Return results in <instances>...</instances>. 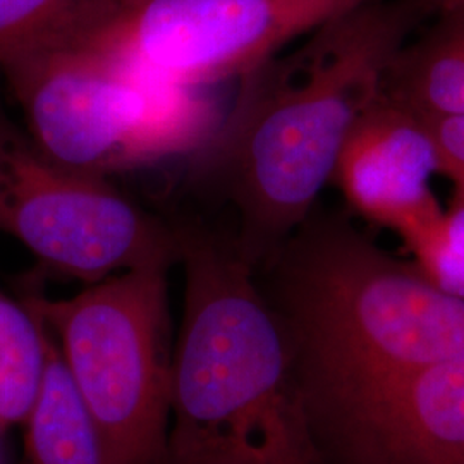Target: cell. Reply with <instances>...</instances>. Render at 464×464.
I'll return each mask as SVG.
<instances>
[{"label":"cell","mask_w":464,"mask_h":464,"mask_svg":"<svg viewBox=\"0 0 464 464\" xmlns=\"http://www.w3.org/2000/svg\"><path fill=\"white\" fill-rule=\"evenodd\" d=\"M425 7L430 0H368L241 80L231 111L197 157L201 176L236 208L234 243L255 268L312 214Z\"/></svg>","instance_id":"cell-1"},{"label":"cell","mask_w":464,"mask_h":464,"mask_svg":"<svg viewBox=\"0 0 464 464\" xmlns=\"http://www.w3.org/2000/svg\"><path fill=\"white\" fill-rule=\"evenodd\" d=\"M258 266L320 442L370 399L464 351L463 301L346 220L310 214Z\"/></svg>","instance_id":"cell-2"},{"label":"cell","mask_w":464,"mask_h":464,"mask_svg":"<svg viewBox=\"0 0 464 464\" xmlns=\"http://www.w3.org/2000/svg\"><path fill=\"white\" fill-rule=\"evenodd\" d=\"M166 464H332L281 320L234 239L183 229Z\"/></svg>","instance_id":"cell-3"},{"label":"cell","mask_w":464,"mask_h":464,"mask_svg":"<svg viewBox=\"0 0 464 464\" xmlns=\"http://www.w3.org/2000/svg\"><path fill=\"white\" fill-rule=\"evenodd\" d=\"M0 71L34 145L59 164L105 178L197 155L224 119L208 88L167 82L93 40Z\"/></svg>","instance_id":"cell-4"},{"label":"cell","mask_w":464,"mask_h":464,"mask_svg":"<svg viewBox=\"0 0 464 464\" xmlns=\"http://www.w3.org/2000/svg\"><path fill=\"white\" fill-rule=\"evenodd\" d=\"M164 266L121 272L71 298L19 299L49 332L112 464H166L170 318Z\"/></svg>","instance_id":"cell-5"},{"label":"cell","mask_w":464,"mask_h":464,"mask_svg":"<svg viewBox=\"0 0 464 464\" xmlns=\"http://www.w3.org/2000/svg\"><path fill=\"white\" fill-rule=\"evenodd\" d=\"M0 232L50 272L88 284L181 262L183 229L167 226L105 176L47 157L0 103Z\"/></svg>","instance_id":"cell-6"},{"label":"cell","mask_w":464,"mask_h":464,"mask_svg":"<svg viewBox=\"0 0 464 464\" xmlns=\"http://www.w3.org/2000/svg\"><path fill=\"white\" fill-rule=\"evenodd\" d=\"M368 0H149L92 40L172 83L210 88L264 66Z\"/></svg>","instance_id":"cell-7"},{"label":"cell","mask_w":464,"mask_h":464,"mask_svg":"<svg viewBox=\"0 0 464 464\" xmlns=\"http://www.w3.org/2000/svg\"><path fill=\"white\" fill-rule=\"evenodd\" d=\"M322 444L332 464H464V351L370 399Z\"/></svg>","instance_id":"cell-8"},{"label":"cell","mask_w":464,"mask_h":464,"mask_svg":"<svg viewBox=\"0 0 464 464\" xmlns=\"http://www.w3.org/2000/svg\"><path fill=\"white\" fill-rule=\"evenodd\" d=\"M437 174L429 119L382 95L349 134L332 181L353 212L404 241L444 210L431 191Z\"/></svg>","instance_id":"cell-9"},{"label":"cell","mask_w":464,"mask_h":464,"mask_svg":"<svg viewBox=\"0 0 464 464\" xmlns=\"http://www.w3.org/2000/svg\"><path fill=\"white\" fill-rule=\"evenodd\" d=\"M383 95L425 117H464V21L439 24L404 45L389 69Z\"/></svg>","instance_id":"cell-10"},{"label":"cell","mask_w":464,"mask_h":464,"mask_svg":"<svg viewBox=\"0 0 464 464\" xmlns=\"http://www.w3.org/2000/svg\"><path fill=\"white\" fill-rule=\"evenodd\" d=\"M47 332V331H45ZM49 339L42 392L24 421V464H112Z\"/></svg>","instance_id":"cell-11"},{"label":"cell","mask_w":464,"mask_h":464,"mask_svg":"<svg viewBox=\"0 0 464 464\" xmlns=\"http://www.w3.org/2000/svg\"><path fill=\"white\" fill-rule=\"evenodd\" d=\"M122 13L121 0H0V67L84 44Z\"/></svg>","instance_id":"cell-12"},{"label":"cell","mask_w":464,"mask_h":464,"mask_svg":"<svg viewBox=\"0 0 464 464\" xmlns=\"http://www.w3.org/2000/svg\"><path fill=\"white\" fill-rule=\"evenodd\" d=\"M49 363L47 332L34 312L0 287V435L23 427L42 392Z\"/></svg>","instance_id":"cell-13"},{"label":"cell","mask_w":464,"mask_h":464,"mask_svg":"<svg viewBox=\"0 0 464 464\" xmlns=\"http://www.w3.org/2000/svg\"><path fill=\"white\" fill-rule=\"evenodd\" d=\"M404 245L433 285L464 303V197L454 193L449 208L404 239Z\"/></svg>","instance_id":"cell-14"},{"label":"cell","mask_w":464,"mask_h":464,"mask_svg":"<svg viewBox=\"0 0 464 464\" xmlns=\"http://www.w3.org/2000/svg\"><path fill=\"white\" fill-rule=\"evenodd\" d=\"M440 157V174L464 197V117H427Z\"/></svg>","instance_id":"cell-15"},{"label":"cell","mask_w":464,"mask_h":464,"mask_svg":"<svg viewBox=\"0 0 464 464\" xmlns=\"http://www.w3.org/2000/svg\"><path fill=\"white\" fill-rule=\"evenodd\" d=\"M439 16L464 21V0H430Z\"/></svg>","instance_id":"cell-16"},{"label":"cell","mask_w":464,"mask_h":464,"mask_svg":"<svg viewBox=\"0 0 464 464\" xmlns=\"http://www.w3.org/2000/svg\"><path fill=\"white\" fill-rule=\"evenodd\" d=\"M145 2H149V0H121V4H122V7H124V11L134 9V7H138V5L145 4Z\"/></svg>","instance_id":"cell-17"},{"label":"cell","mask_w":464,"mask_h":464,"mask_svg":"<svg viewBox=\"0 0 464 464\" xmlns=\"http://www.w3.org/2000/svg\"><path fill=\"white\" fill-rule=\"evenodd\" d=\"M0 464H2V461H0Z\"/></svg>","instance_id":"cell-18"}]
</instances>
